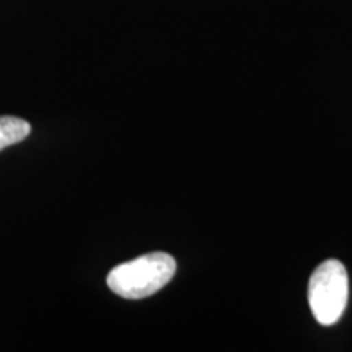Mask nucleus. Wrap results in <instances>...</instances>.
<instances>
[{
  "mask_svg": "<svg viewBox=\"0 0 352 352\" xmlns=\"http://www.w3.org/2000/svg\"><path fill=\"white\" fill-rule=\"evenodd\" d=\"M176 263L168 253H148L113 267L108 287L116 296L129 300L151 297L173 279Z\"/></svg>",
  "mask_w": 352,
  "mask_h": 352,
  "instance_id": "f257e3e1",
  "label": "nucleus"
},
{
  "mask_svg": "<svg viewBox=\"0 0 352 352\" xmlns=\"http://www.w3.org/2000/svg\"><path fill=\"white\" fill-rule=\"evenodd\" d=\"M349 297V279L344 264L338 259L321 263L310 277L308 302L321 324H334L341 318Z\"/></svg>",
  "mask_w": 352,
  "mask_h": 352,
  "instance_id": "f03ea898",
  "label": "nucleus"
},
{
  "mask_svg": "<svg viewBox=\"0 0 352 352\" xmlns=\"http://www.w3.org/2000/svg\"><path fill=\"white\" fill-rule=\"evenodd\" d=\"M30 122L15 116H0V151L25 140L30 135Z\"/></svg>",
  "mask_w": 352,
  "mask_h": 352,
  "instance_id": "7ed1b4c3",
  "label": "nucleus"
}]
</instances>
